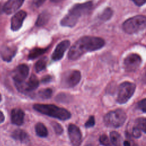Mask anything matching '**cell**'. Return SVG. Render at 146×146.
Segmentation results:
<instances>
[{
    "label": "cell",
    "instance_id": "ab89813d",
    "mask_svg": "<svg viewBox=\"0 0 146 146\" xmlns=\"http://www.w3.org/2000/svg\"><path fill=\"white\" fill-rule=\"evenodd\" d=\"M132 146H138L137 145H136V144H133Z\"/></svg>",
    "mask_w": 146,
    "mask_h": 146
},
{
    "label": "cell",
    "instance_id": "ba28073f",
    "mask_svg": "<svg viewBox=\"0 0 146 146\" xmlns=\"http://www.w3.org/2000/svg\"><path fill=\"white\" fill-rule=\"evenodd\" d=\"M29 72V67L25 64H21L17 66L13 73L12 78L15 84H21L27 78Z\"/></svg>",
    "mask_w": 146,
    "mask_h": 146
},
{
    "label": "cell",
    "instance_id": "d6986e66",
    "mask_svg": "<svg viewBox=\"0 0 146 146\" xmlns=\"http://www.w3.org/2000/svg\"><path fill=\"white\" fill-rule=\"evenodd\" d=\"M50 17L51 15L47 11H43L38 15L35 22V25L38 27L44 26L48 22Z\"/></svg>",
    "mask_w": 146,
    "mask_h": 146
},
{
    "label": "cell",
    "instance_id": "9c48e42d",
    "mask_svg": "<svg viewBox=\"0 0 146 146\" xmlns=\"http://www.w3.org/2000/svg\"><path fill=\"white\" fill-rule=\"evenodd\" d=\"M92 7V2H87L83 3L74 5L68 11V13L72 14L79 19L82 15L87 13Z\"/></svg>",
    "mask_w": 146,
    "mask_h": 146
},
{
    "label": "cell",
    "instance_id": "d6a6232c",
    "mask_svg": "<svg viewBox=\"0 0 146 146\" xmlns=\"http://www.w3.org/2000/svg\"><path fill=\"white\" fill-rule=\"evenodd\" d=\"M45 1L46 0H33V2L35 6L38 7H40Z\"/></svg>",
    "mask_w": 146,
    "mask_h": 146
},
{
    "label": "cell",
    "instance_id": "e0dca14e",
    "mask_svg": "<svg viewBox=\"0 0 146 146\" xmlns=\"http://www.w3.org/2000/svg\"><path fill=\"white\" fill-rule=\"evenodd\" d=\"M78 21V18L68 13V14L66 15L60 21V25L64 27H72L76 24Z\"/></svg>",
    "mask_w": 146,
    "mask_h": 146
},
{
    "label": "cell",
    "instance_id": "8fae6325",
    "mask_svg": "<svg viewBox=\"0 0 146 146\" xmlns=\"http://www.w3.org/2000/svg\"><path fill=\"white\" fill-rule=\"evenodd\" d=\"M68 133L70 141L73 146H79L82 143V133L78 127L70 124L68 128Z\"/></svg>",
    "mask_w": 146,
    "mask_h": 146
},
{
    "label": "cell",
    "instance_id": "9a60e30c",
    "mask_svg": "<svg viewBox=\"0 0 146 146\" xmlns=\"http://www.w3.org/2000/svg\"><path fill=\"white\" fill-rule=\"evenodd\" d=\"M25 113L18 108H14L11 112V121L13 124L17 125H21L24 121Z\"/></svg>",
    "mask_w": 146,
    "mask_h": 146
},
{
    "label": "cell",
    "instance_id": "f1b7e54d",
    "mask_svg": "<svg viewBox=\"0 0 146 146\" xmlns=\"http://www.w3.org/2000/svg\"><path fill=\"white\" fill-rule=\"evenodd\" d=\"M95 124V117L94 116H91L87 121L86 122L84 125L86 128H90L93 127Z\"/></svg>",
    "mask_w": 146,
    "mask_h": 146
},
{
    "label": "cell",
    "instance_id": "f35d334b",
    "mask_svg": "<svg viewBox=\"0 0 146 146\" xmlns=\"http://www.w3.org/2000/svg\"><path fill=\"white\" fill-rule=\"evenodd\" d=\"M1 100H2V98H1V94H0V102L1 101Z\"/></svg>",
    "mask_w": 146,
    "mask_h": 146
},
{
    "label": "cell",
    "instance_id": "cb8c5ba5",
    "mask_svg": "<svg viewBox=\"0 0 146 146\" xmlns=\"http://www.w3.org/2000/svg\"><path fill=\"white\" fill-rule=\"evenodd\" d=\"M135 126L139 128L140 131H142L144 133H146V118H137L135 121Z\"/></svg>",
    "mask_w": 146,
    "mask_h": 146
},
{
    "label": "cell",
    "instance_id": "ac0fdd59",
    "mask_svg": "<svg viewBox=\"0 0 146 146\" xmlns=\"http://www.w3.org/2000/svg\"><path fill=\"white\" fill-rule=\"evenodd\" d=\"M11 137L14 139L19 140L22 143H25L29 140L28 134L25 131L20 129L14 131L11 133Z\"/></svg>",
    "mask_w": 146,
    "mask_h": 146
},
{
    "label": "cell",
    "instance_id": "836d02e7",
    "mask_svg": "<svg viewBox=\"0 0 146 146\" xmlns=\"http://www.w3.org/2000/svg\"><path fill=\"white\" fill-rule=\"evenodd\" d=\"M136 5L140 6L146 3V0H131Z\"/></svg>",
    "mask_w": 146,
    "mask_h": 146
},
{
    "label": "cell",
    "instance_id": "83f0119b",
    "mask_svg": "<svg viewBox=\"0 0 146 146\" xmlns=\"http://www.w3.org/2000/svg\"><path fill=\"white\" fill-rule=\"evenodd\" d=\"M51 124H52V127L54 129V131H55V132L56 133V135H61L63 133V128L60 125V124H59L57 122L54 121L51 123Z\"/></svg>",
    "mask_w": 146,
    "mask_h": 146
},
{
    "label": "cell",
    "instance_id": "ffe728a7",
    "mask_svg": "<svg viewBox=\"0 0 146 146\" xmlns=\"http://www.w3.org/2000/svg\"><path fill=\"white\" fill-rule=\"evenodd\" d=\"M48 48H38V47H35L33 49L31 50V51L29 52V55H28V58L29 59L32 60L34 59H35L41 55L43 54L46 52Z\"/></svg>",
    "mask_w": 146,
    "mask_h": 146
},
{
    "label": "cell",
    "instance_id": "44dd1931",
    "mask_svg": "<svg viewBox=\"0 0 146 146\" xmlns=\"http://www.w3.org/2000/svg\"><path fill=\"white\" fill-rule=\"evenodd\" d=\"M35 132L40 137H45L48 135V131L45 125L42 123H38L35 125Z\"/></svg>",
    "mask_w": 146,
    "mask_h": 146
},
{
    "label": "cell",
    "instance_id": "f546056e",
    "mask_svg": "<svg viewBox=\"0 0 146 146\" xmlns=\"http://www.w3.org/2000/svg\"><path fill=\"white\" fill-rule=\"evenodd\" d=\"M138 108L144 112H146V98L140 100L137 104Z\"/></svg>",
    "mask_w": 146,
    "mask_h": 146
},
{
    "label": "cell",
    "instance_id": "e575fe53",
    "mask_svg": "<svg viewBox=\"0 0 146 146\" xmlns=\"http://www.w3.org/2000/svg\"><path fill=\"white\" fill-rule=\"evenodd\" d=\"M4 120H5V116L3 113L0 111V123H2V122H3Z\"/></svg>",
    "mask_w": 146,
    "mask_h": 146
},
{
    "label": "cell",
    "instance_id": "4316f807",
    "mask_svg": "<svg viewBox=\"0 0 146 146\" xmlns=\"http://www.w3.org/2000/svg\"><path fill=\"white\" fill-rule=\"evenodd\" d=\"M100 143L104 146H111V140L108 139V136L106 135H102L99 137Z\"/></svg>",
    "mask_w": 146,
    "mask_h": 146
},
{
    "label": "cell",
    "instance_id": "52a82bcc",
    "mask_svg": "<svg viewBox=\"0 0 146 146\" xmlns=\"http://www.w3.org/2000/svg\"><path fill=\"white\" fill-rule=\"evenodd\" d=\"M141 63V57L136 54L128 55L124 60V68L126 71L132 72L136 71Z\"/></svg>",
    "mask_w": 146,
    "mask_h": 146
},
{
    "label": "cell",
    "instance_id": "6da1fadb",
    "mask_svg": "<svg viewBox=\"0 0 146 146\" xmlns=\"http://www.w3.org/2000/svg\"><path fill=\"white\" fill-rule=\"evenodd\" d=\"M105 44L103 39L96 36H83L78 39L70 48L68 58L75 60L79 59L86 52L98 50L102 48Z\"/></svg>",
    "mask_w": 146,
    "mask_h": 146
},
{
    "label": "cell",
    "instance_id": "d590c367",
    "mask_svg": "<svg viewBox=\"0 0 146 146\" xmlns=\"http://www.w3.org/2000/svg\"><path fill=\"white\" fill-rule=\"evenodd\" d=\"M123 145L124 146H131L130 143L128 141H124L123 143Z\"/></svg>",
    "mask_w": 146,
    "mask_h": 146
},
{
    "label": "cell",
    "instance_id": "7402d4cb",
    "mask_svg": "<svg viewBox=\"0 0 146 146\" xmlns=\"http://www.w3.org/2000/svg\"><path fill=\"white\" fill-rule=\"evenodd\" d=\"M111 143L114 146H121V137L119 133L112 131L110 135Z\"/></svg>",
    "mask_w": 146,
    "mask_h": 146
},
{
    "label": "cell",
    "instance_id": "3957f363",
    "mask_svg": "<svg viewBox=\"0 0 146 146\" xmlns=\"http://www.w3.org/2000/svg\"><path fill=\"white\" fill-rule=\"evenodd\" d=\"M146 27V17L137 15L131 17L123 23V29L128 34H134L143 30Z\"/></svg>",
    "mask_w": 146,
    "mask_h": 146
},
{
    "label": "cell",
    "instance_id": "1f68e13d",
    "mask_svg": "<svg viewBox=\"0 0 146 146\" xmlns=\"http://www.w3.org/2000/svg\"><path fill=\"white\" fill-rule=\"evenodd\" d=\"M51 79H52V77L49 75H46V76H44V77H43L41 79V82L42 83H44V84H46V83H48L49 82H50L51 81Z\"/></svg>",
    "mask_w": 146,
    "mask_h": 146
},
{
    "label": "cell",
    "instance_id": "d4e9b609",
    "mask_svg": "<svg viewBox=\"0 0 146 146\" xmlns=\"http://www.w3.org/2000/svg\"><path fill=\"white\" fill-rule=\"evenodd\" d=\"M52 94V91L50 88L42 89L38 92V96L42 99H49L51 97Z\"/></svg>",
    "mask_w": 146,
    "mask_h": 146
},
{
    "label": "cell",
    "instance_id": "74e56055",
    "mask_svg": "<svg viewBox=\"0 0 146 146\" xmlns=\"http://www.w3.org/2000/svg\"><path fill=\"white\" fill-rule=\"evenodd\" d=\"M86 146H93L92 145H91V144H88V145H86Z\"/></svg>",
    "mask_w": 146,
    "mask_h": 146
},
{
    "label": "cell",
    "instance_id": "7c38bea8",
    "mask_svg": "<svg viewBox=\"0 0 146 146\" xmlns=\"http://www.w3.org/2000/svg\"><path fill=\"white\" fill-rule=\"evenodd\" d=\"M26 16L27 13L23 10H21L15 14L11 19V29L14 31L19 30Z\"/></svg>",
    "mask_w": 146,
    "mask_h": 146
},
{
    "label": "cell",
    "instance_id": "30bf717a",
    "mask_svg": "<svg viewBox=\"0 0 146 146\" xmlns=\"http://www.w3.org/2000/svg\"><path fill=\"white\" fill-rule=\"evenodd\" d=\"M17 89L22 92H32L39 86V80L37 77L32 75L26 83H22L19 84H15Z\"/></svg>",
    "mask_w": 146,
    "mask_h": 146
},
{
    "label": "cell",
    "instance_id": "4dcf8cb0",
    "mask_svg": "<svg viewBox=\"0 0 146 146\" xmlns=\"http://www.w3.org/2000/svg\"><path fill=\"white\" fill-rule=\"evenodd\" d=\"M132 135L136 138H139L141 136V131L137 128L136 127L134 126L132 129Z\"/></svg>",
    "mask_w": 146,
    "mask_h": 146
},
{
    "label": "cell",
    "instance_id": "603a6c76",
    "mask_svg": "<svg viewBox=\"0 0 146 146\" xmlns=\"http://www.w3.org/2000/svg\"><path fill=\"white\" fill-rule=\"evenodd\" d=\"M47 62V58L46 57H43L38 60L35 64V69L37 72H40L44 70L46 67Z\"/></svg>",
    "mask_w": 146,
    "mask_h": 146
},
{
    "label": "cell",
    "instance_id": "5bb4252c",
    "mask_svg": "<svg viewBox=\"0 0 146 146\" xmlns=\"http://www.w3.org/2000/svg\"><path fill=\"white\" fill-rule=\"evenodd\" d=\"M25 0H8L3 6V11L7 14H11L18 10Z\"/></svg>",
    "mask_w": 146,
    "mask_h": 146
},
{
    "label": "cell",
    "instance_id": "8992f818",
    "mask_svg": "<svg viewBox=\"0 0 146 146\" xmlns=\"http://www.w3.org/2000/svg\"><path fill=\"white\" fill-rule=\"evenodd\" d=\"M81 79L80 72L71 70L63 74L61 78V85L65 88H71L77 85Z\"/></svg>",
    "mask_w": 146,
    "mask_h": 146
},
{
    "label": "cell",
    "instance_id": "4fadbf2b",
    "mask_svg": "<svg viewBox=\"0 0 146 146\" xmlns=\"http://www.w3.org/2000/svg\"><path fill=\"white\" fill-rule=\"evenodd\" d=\"M70 44V42L68 40H64L60 42L56 46L52 54V59L54 61H57L63 58L65 51L69 47Z\"/></svg>",
    "mask_w": 146,
    "mask_h": 146
},
{
    "label": "cell",
    "instance_id": "277c9868",
    "mask_svg": "<svg viewBox=\"0 0 146 146\" xmlns=\"http://www.w3.org/2000/svg\"><path fill=\"white\" fill-rule=\"evenodd\" d=\"M125 113L120 109L110 111L104 117V122L106 126L111 128L121 127L126 120Z\"/></svg>",
    "mask_w": 146,
    "mask_h": 146
},
{
    "label": "cell",
    "instance_id": "7a4b0ae2",
    "mask_svg": "<svg viewBox=\"0 0 146 146\" xmlns=\"http://www.w3.org/2000/svg\"><path fill=\"white\" fill-rule=\"evenodd\" d=\"M33 108L38 112L61 120H66L71 117V113L68 110L53 104H35Z\"/></svg>",
    "mask_w": 146,
    "mask_h": 146
},
{
    "label": "cell",
    "instance_id": "2e32d148",
    "mask_svg": "<svg viewBox=\"0 0 146 146\" xmlns=\"http://www.w3.org/2000/svg\"><path fill=\"white\" fill-rule=\"evenodd\" d=\"M17 48L15 46H5L1 51V55L3 60L9 62L17 53Z\"/></svg>",
    "mask_w": 146,
    "mask_h": 146
},
{
    "label": "cell",
    "instance_id": "8d00e7d4",
    "mask_svg": "<svg viewBox=\"0 0 146 146\" xmlns=\"http://www.w3.org/2000/svg\"><path fill=\"white\" fill-rule=\"evenodd\" d=\"M2 12H3V6H2L1 3H0V14H1Z\"/></svg>",
    "mask_w": 146,
    "mask_h": 146
},
{
    "label": "cell",
    "instance_id": "5b68a950",
    "mask_svg": "<svg viewBox=\"0 0 146 146\" xmlns=\"http://www.w3.org/2000/svg\"><path fill=\"white\" fill-rule=\"evenodd\" d=\"M136 85L131 82H124L121 83L118 88L117 102L119 104L125 103L133 95Z\"/></svg>",
    "mask_w": 146,
    "mask_h": 146
},
{
    "label": "cell",
    "instance_id": "484cf974",
    "mask_svg": "<svg viewBox=\"0 0 146 146\" xmlns=\"http://www.w3.org/2000/svg\"><path fill=\"white\" fill-rule=\"evenodd\" d=\"M112 13L113 11L111 9L107 8L101 13L99 16V18L103 21H106L111 18L112 15Z\"/></svg>",
    "mask_w": 146,
    "mask_h": 146
}]
</instances>
